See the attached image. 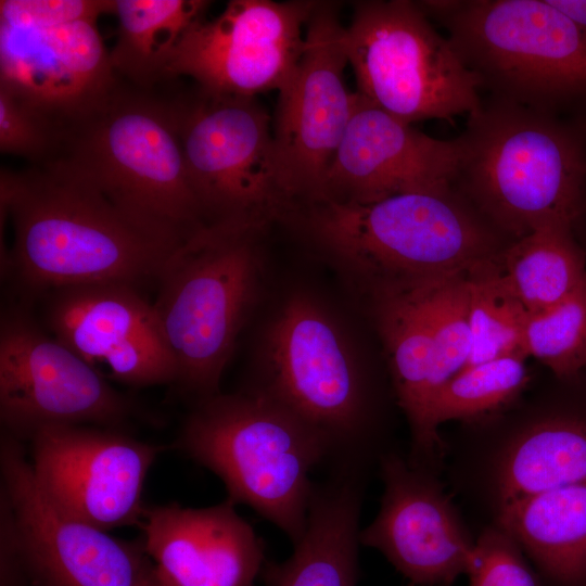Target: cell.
I'll use <instances>...</instances> for the list:
<instances>
[{"label":"cell","mask_w":586,"mask_h":586,"mask_svg":"<svg viewBox=\"0 0 586 586\" xmlns=\"http://www.w3.org/2000/svg\"><path fill=\"white\" fill-rule=\"evenodd\" d=\"M0 211L13 228L2 273L28 294L100 283L139 288L156 282L176 250L136 225L60 155L17 171L2 169Z\"/></svg>","instance_id":"6da1fadb"},{"label":"cell","mask_w":586,"mask_h":586,"mask_svg":"<svg viewBox=\"0 0 586 586\" xmlns=\"http://www.w3.org/2000/svg\"><path fill=\"white\" fill-rule=\"evenodd\" d=\"M369 291L467 270L498 253V230L453 186L367 204L317 202L284 218Z\"/></svg>","instance_id":"7a4b0ae2"},{"label":"cell","mask_w":586,"mask_h":586,"mask_svg":"<svg viewBox=\"0 0 586 586\" xmlns=\"http://www.w3.org/2000/svg\"><path fill=\"white\" fill-rule=\"evenodd\" d=\"M453 187L498 231L519 239L551 221L574 225L586 204V145L560 117L482 97L456 138Z\"/></svg>","instance_id":"3957f363"},{"label":"cell","mask_w":586,"mask_h":586,"mask_svg":"<svg viewBox=\"0 0 586 586\" xmlns=\"http://www.w3.org/2000/svg\"><path fill=\"white\" fill-rule=\"evenodd\" d=\"M178 447L224 482L227 499L251 507L292 544L305 530L310 474L331 456L317 430L255 388L200 399Z\"/></svg>","instance_id":"277c9868"},{"label":"cell","mask_w":586,"mask_h":586,"mask_svg":"<svg viewBox=\"0 0 586 586\" xmlns=\"http://www.w3.org/2000/svg\"><path fill=\"white\" fill-rule=\"evenodd\" d=\"M58 155L136 225L174 249L207 226L170 102L118 86L101 106L66 128Z\"/></svg>","instance_id":"5b68a950"},{"label":"cell","mask_w":586,"mask_h":586,"mask_svg":"<svg viewBox=\"0 0 586 586\" xmlns=\"http://www.w3.org/2000/svg\"><path fill=\"white\" fill-rule=\"evenodd\" d=\"M481 92L559 116L586 104V30L549 0H421Z\"/></svg>","instance_id":"8992f818"},{"label":"cell","mask_w":586,"mask_h":586,"mask_svg":"<svg viewBox=\"0 0 586 586\" xmlns=\"http://www.w3.org/2000/svg\"><path fill=\"white\" fill-rule=\"evenodd\" d=\"M265 227L207 225L166 260L152 302L177 365L176 382L200 399L218 394L264 275Z\"/></svg>","instance_id":"52a82bcc"},{"label":"cell","mask_w":586,"mask_h":586,"mask_svg":"<svg viewBox=\"0 0 586 586\" xmlns=\"http://www.w3.org/2000/svg\"><path fill=\"white\" fill-rule=\"evenodd\" d=\"M0 462L1 576L20 586H158L142 540L114 537L56 507L21 441L5 432Z\"/></svg>","instance_id":"ba28073f"},{"label":"cell","mask_w":586,"mask_h":586,"mask_svg":"<svg viewBox=\"0 0 586 586\" xmlns=\"http://www.w3.org/2000/svg\"><path fill=\"white\" fill-rule=\"evenodd\" d=\"M416 1L354 3L344 46L357 92L388 114L413 124L453 122L482 101L477 78Z\"/></svg>","instance_id":"9c48e42d"},{"label":"cell","mask_w":586,"mask_h":586,"mask_svg":"<svg viewBox=\"0 0 586 586\" xmlns=\"http://www.w3.org/2000/svg\"><path fill=\"white\" fill-rule=\"evenodd\" d=\"M191 188L206 225L265 227L290 204L281 189L272 117L256 98L196 87L171 101Z\"/></svg>","instance_id":"30bf717a"},{"label":"cell","mask_w":586,"mask_h":586,"mask_svg":"<svg viewBox=\"0 0 586 586\" xmlns=\"http://www.w3.org/2000/svg\"><path fill=\"white\" fill-rule=\"evenodd\" d=\"M258 390L288 408L328 442L339 464L361 466L367 396L355 358L328 313L294 294L270 323L262 346Z\"/></svg>","instance_id":"8fae6325"},{"label":"cell","mask_w":586,"mask_h":586,"mask_svg":"<svg viewBox=\"0 0 586 586\" xmlns=\"http://www.w3.org/2000/svg\"><path fill=\"white\" fill-rule=\"evenodd\" d=\"M344 30L339 4L318 1L296 69L278 92L272 140L290 209L319 195L354 111L356 92L347 88L344 76L348 65Z\"/></svg>","instance_id":"7c38bea8"},{"label":"cell","mask_w":586,"mask_h":586,"mask_svg":"<svg viewBox=\"0 0 586 586\" xmlns=\"http://www.w3.org/2000/svg\"><path fill=\"white\" fill-rule=\"evenodd\" d=\"M129 400L73 349L12 306L0 321V419L4 432L29 438L48 425L117 429Z\"/></svg>","instance_id":"4fadbf2b"},{"label":"cell","mask_w":586,"mask_h":586,"mask_svg":"<svg viewBox=\"0 0 586 586\" xmlns=\"http://www.w3.org/2000/svg\"><path fill=\"white\" fill-rule=\"evenodd\" d=\"M315 0H231L183 35L165 79L186 76L213 94L256 98L281 91L301 59Z\"/></svg>","instance_id":"5bb4252c"},{"label":"cell","mask_w":586,"mask_h":586,"mask_svg":"<svg viewBox=\"0 0 586 586\" xmlns=\"http://www.w3.org/2000/svg\"><path fill=\"white\" fill-rule=\"evenodd\" d=\"M28 440L35 479L56 507L104 531L139 526L145 477L162 447L89 425H48Z\"/></svg>","instance_id":"9a60e30c"},{"label":"cell","mask_w":586,"mask_h":586,"mask_svg":"<svg viewBox=\"0 0 586 586\" xmlns=\"http://www.w3.org/2000/svg\"><path fill=\"white\" fill-rule=\"evenodd\" d=\"M48 331L104 378L132 386L176 382L153 303L138 286L100 283L48 293Z\"/></svg>","instance_id":"2e32d148"},{"label":"cell","mask_w":586,"mask_h":586,"mask_svg":"<svg viewBox=\"0 0 586 586\" xmlns=\"http://www.w3.org/2000/svg\"><path fill=\"white\" fill-rule=\"evenodd\" d=\"M384 491L360 545L379 550L417 586H450L466 574L474 540L437 473L396 451L379 457Z\"/></svg>","instance_id":"e0dca14e"},{"label":"cell","mask_w":586,"mask_h":586,"mask_svg":"<svg viewBox=\"0 0 586 586\" xmlns=\"http://www.w3.org/2000/svg\"><path fill=\"white\" fill-rule=\"evenodd\" d=\"M355 92L348 127L311 203L367 204L453 186L460 156L456 138L428 136Z\"/></svg>","instance_id":"ac0fdd59"},{"label":"cell","mask_w":586,"mask_h":586,"mask_svg":"<svg viewBox=\"0 0 586 586\" xmlns=\"http://www.w3.org/2000/svg\"><path fill=\"white\" fill-rule=\"evenodd\" d=\"M0 85L64 131L118 87L97 21L48 28L0 25Z\"/></svg>","instance_id":"d6986e66"},{"label":"cell","mask_w":586,"mask_h":586,"mask_svg":"<svg viewBox=\"0 0 586 586\" xmlns=\"http://www.w3.org/2000/svg\"><path fill=\"white\" fill-rule=\"evenodd\" d=\"M139 527L164 586H252L265 564L260 539L229 499L145 507Z\"/></svg>","instance_id":"ffe728a7"},{"label":"cell","mask_w":586,"mask_h":586,"mask_svg":"<svg viewBox=\"0 0 586 586\" xmlns=\"http://www.w3.org/2000/svg\"><path fill=\"white\" fill-rule=\"evenodd\" d=\"M469 451L464 479L495 517L521 499L586 482V416H538Z\"/></svg>","instance_id":"44dd1931"},{"label":"cell","mask_w":586,"mask_h":586,"mask_svg":"<svg viewBox=\"0 0 586 586\" xmlns=\"http://www.w3.org/2000/svg\"><path fill=\"white\" fill-rule=\"evenodd\" d=\"M361 496L357 470L315 484L303 535L285 561L265 562V586H356Z\"/></svg>","instance_id":"7402d4cb"},{"label":"cell","mask_w":586,"mask_h":586,"mask_svg":"<svg viewBox=\"0 0 586 586\" xmlns=\"http://www.w3.org/2000/svg\"><path fill=\"white\" fill-rule=\"evenodd\" d=\"M369 292L397 403L410 428L407 458L415 466L438 472L443 458L431 445L426 430L428 410L435 393V353L430 329L406 286L384 285Z\"/></svg>","instance_id":"603a6c76"},{"label":"cell","mask_w":586,"mask_h":586,"mask_svg":"<svg viewBox=\"0 0 586 586\" xmlns=\"http://www.w3.org/2000/svg\"><path fill=\"white\" fill-rule=\"evenodd\" d=\"M492 524L552 583H586V482L521 499L501 509Z\"/></svg>","instance_id":"cb8c5ba5"},{"label":"cell","mask_w":586,"mask_h":586,"mask_svg":"<svg viewBox=\"0 0 586 586\" xmlns=\"http://www.w3.org/2000/svg\"><path fill=\"white\" fill-rule=\"evenodd\" d=\"M211 1L114 0L117 39L112 66L141 88L165 79L167 65L183 35L204 18Z\"/></svg>","instance_id":"d4e9b609"},{"label":"cell","mask_w":586,"mask_h":586,"mask_svg":"<svg viewBox=\"0 0 586 586\" xmlns=\"http://www.w3.org/2000/svg\"><path fill=\"white\" fill-rule=\"evenodd\" d=\"M573 226L546 222L500 250L506 279L528 314L562 302L586 282L585 255Z\"/></svg>","instance_id":"484cf974"},{"label":"cell","mask_w":586,"mask_h":586,"mask_svg":"<svg viewBox=\"0 0 586 586\" xmlns=\"http://www.w3.org/2000/svg\"><path fill=\"white\" fill-rule=\"evenodd\" d=\"M499 252L466 271L472 351L464 369L506 356H524L522 341L528 311L506 279Z\"/></svg>","instance_id":"4316f807"},{"label":"cell","mask_w":586,"mask_h":586,"mask_svg":"<svg viewBox=\"0 0 586 586\" xmlns=\"http://www.w3.org/2000/svg\"><path fill=\"white\" fill-rule=\"evenodd\" d=\"M525 357L511 355L461 370L431 400L426 417L430 442L443 458L438 426L449 420L475 422L502 410L525 387Z\"/></svg>","instance_id":"83f0119b"},{"label":"cell","mask_w":586,"mask_h":586,"mask_svg":"<svg viewBox=\"0 0 586 586\" xmlns=\"http://www.w3.org/2000/svg\"><path fill=\"white\" fill-rule=\"evenodd\" d=\"M466 271L398 284L411 292L431 332L435 353L434 395L464 369L471 355L472 333Z\"/></svg>","instance_id":"f1b7e54d"},{"label":"cell","mask_w":586,"mask_h":586,"mask_svg":"<svg viewBox=\"0 0 586 586\" xmlns=\"http://www.w3.org/2000/svg\"><path fill=\"white\" fill-rule=\"evenodd\" d=\"M522 351L561 378L586 367V282L562 302L528 314Z\"/></svg>","instance_id":"f546056e"},{"label":"cell","mask_w":586,"mask_h":586,"mask_svg":"<svg viewBox=\"0 0 586 586\" xmlns=\"http://www.w3.org/2000/svg\"><path fill=\"white\" fill-rule=\"evenodd\" d=\"M64 129L47 114L0 85V151L38 164L55 157Z\"/></svg>","instance_id":"4dcf8cb0"},{"label":"cell","mask_w":586,"mask_h":586,"mask_svg":"<svg viewBox=\"0 0 586 586\" xmlns=\"http://www.w3.org/2000/svg\"><path fill=\"white\" fill-rule=\"evenodd\" d=\"M466 574L469 586H540L518 543L494 524L474 540Z\"/></svg>","instance_id":"1f68e13d"},{"label":"cell","mask_w":586,"mask_h":586,"mask_svg":"<svg viewBox=\"0 0 586 586\" xmlns=\"http://www.w3.org/2000/svg\"><path fill=\"white\" fill-rule=\"evenodd\" d=\"M114 0H1L0 25L48 28L113 14Z\"/></svg>","instance_id":"d6a6232c"},{"label":"cell","mask_w":586,"mask_h":586,"mask_svg":"<svg viewBox=\"0 0 586 586\" xmlns=\"http://www.w3.org/2000/svg\"><path fill=\"white\" fill-rule=\"evenodd\" d=\"M579 27L586 30V0H549Z\"/></svg>","instance_id":"836d02e7"},{"label":"cell","mask_w":586,"mask_h":586,"mask_svg":"<svg viewBox=\"0 0 586 586\" xmlns=\"http://www.w3.org/2000/svg\"><path fill=\"white\" fill-rule=\"evenodd\" d=\"M158 586H164V584H163V583L161 582V579H160V584H158Z\"/></svg>","instance_id":"e575fe53"}]
</instances>
